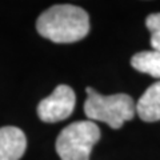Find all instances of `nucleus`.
<instances>
[{"label": "nucleus", "mask_w": 160, "mask_h": 160, "mask_svg": "<svg viewBox=\"0 0 160 160\" xmlns=\"http://www.w3.org/2000/svg\"><path fill=\"white\" fill-rule=\"evenodd\" d=\"M36 29L53 43H73L89 32V18L83 8L71 4H58L39 16Z\"/></svg>", "instance_id": "nucleus-1"}, {"label": "nucleus", "mask_w": 160, "mask_h": 160, "mask_svg": "<svg viewBox=\"0 0 160 160\" xmlns=\"http://www.w3.org/2000/svg\"><path fill=\"white\" fill-rule=\"evenodd\" d=\"M84 112L91 122H103L118 129L135 116L136 104L129 95L116 93L104 96L88 87Z\"/></svg>", "instance_id": "nucleus-2"}, {"label": "nucleus", "mask_w": 160, "mask_h": 160, "mask_svg": "<svg viewBox=\"0 0 160 160\" xmlns=\"http://www.w3.org/2000/svg\"><path fill=\"white\" fill-rule=\"evenodd\" d=\"M100 139V128L91 120L69 124L56 139V152L62 160H89L93 146Z\"/></svg>", "instance_id": "nucleus-3"}, {"label": "nucleus", "mask_w": 160, "mask_h": 160, "mask_svg": "<svg viewBox=\"0 0 160 160\" xmlns=\"http://www.w3.org/2000/svg\"><path fill=\"white\" fill-rule=\"evenodd\" d=\"M76 104V96L71 87L60 84L48 98L38 106V116L44 123H58L71 116Z\"/></svg>", "instance_id": "nucleus-4"}, {"label": "nucleus", "mask_w": 160, "mask_h": 160, "mask_svg": "<svg viewBox=\"0 0 160 160\" xmlns=\"http://www.w3.org/2000/svg\"><path fill=\"white\" fill-rule=\"evenodd\" d=\"M26 135L18 127L0 128V160H20L26 152Z\"/></svg>", "instance_id": "nucleus-5"}, {"label": "nucleus", "mask_w": 160, "mask_h": 160, "mask_svg": "<svg viewBox=\"0 0 160 160\" xmlns=\"http://www.w3.org/2000/svg\"><path fill=\"white\" fill-rule=\"evenodd\" d=\"M136 113L148 123L160 120V80L149 86L136 103Z\"/></svg>", "instance_id": "nucleus-6"}, {"label": "nucleus", "mask_w": 160, "mask_h": 160, "mask_svg": "<svg viewBox=\"0 0 160 160\" xmlns=\"http://www.w3.org/2000/svg\"><path fill=\"white\" fill-rule=\"evenodd\" d=\"M131 66L139 72L160 79V52L158 51L138 52L131 59Z\"/></svg>", "instance_id": "nucleus-7"}, {"label": "nucleus", "mask_w": 160, "mask_h": 160, "mask_svg": "<svg viewBox=\"0 0 160 160\" xmlns=\"http://www.w3.org/2000/svg\"><path fill=\"white\" fill-rule=\"evenodd\" d=\"M146 26L151 32V46L153 51L160 52V13H151L147 16Z\"/></svg>", "instance_id": "nucleus-8"}]
</instances>
